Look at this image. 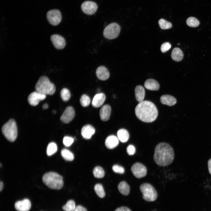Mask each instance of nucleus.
<instances>
[{"mask_svg": "<svg viewBox=\"0 0 211 211\" xmlns=\"http://www.w3.org/2000/svg\"><path fill=\"white\" fill-rule=\"evenodd\" d=\"M174 156L173 149L168 144L161 142L156 146L153 158L155 163L159 166H164L170 164Z\"/></svg>", "mask_w": 211, "mask_h": 211, "instance_id": "obj_1", "label": "nucleus"}, {"mask_svg": "<svg viewBox=\"0 0 211 211\" xmlns=\"http://www.w3.org/2000/svg\"><path fill=\"white\" fill-rule=\"evenodd\" d=\"M135 112L137 117L145 122H151L155 120L158 115L157 109L152 102L143 101L136 106Z\"/></svg>", "mask_w": 211, "mask_h": 211, "instance_id": "obj_2", "label": "nucleus"}, {"mask_svg": "<svg viewBox=\"0 0 211 211\" xmlns=\"http://www.w3.org/2000/svg\"><path fill=\"white\" fill-rule=\"evenodd\" d=\"M42 180L45 185L52 189H60L64 184L62 176L55 172L45 173L42 177Z\"/></svg>", "mask_w": 211, "mask_h": 211, "instance_id": "obj_3", "label": "nucleus"}, {"mask_svg": "<svg viewBox=\"0 0 211 211\" xmlns=\"http://www.w3.org/2000/svg\"><path fill=\"white\" fill-rule=\"evenodd\" d=\"M35 91L45 95H53L56 90L55 85L45 76L40 77L35 85Z\"/></svg>", "mask_w": 211, "mask_h": 211, "instance_id": "obj_4", "label": "nucleus"}, {"mask_svg": "<svg viewBox=\"0 0 211 211\" xmlns=\"http://www.w3.org/2000/svg\"><path fill=\"white\" fill-rule=\"evenodd\" d=\"M1 131L8 140L11 142L15 141L18 134L17 128L15 120L13 119L9 120L2 126Z\"/></svg>", "mask_w": 211, "mask_h": 211, "instance_id": "obj_5", "label": "nucleus"}, {"mask_svg": "<svg viewBox=\"0 0 211 211\" xmlns=\"http://www.w3.org/2000/svg\"><path fill=\"white\" fill-rule=\"evenodd\" d=\"M140 189L142 194V198L147 201H154L157 198V193L154 188L148 183H144L140 186Z\"/></svg>", "mask_w": 211, "mask_h": 211, "instance_id": "obj_6", "label": "nucleus"}, {"mask_svg": "<svg viewBox=\"0 0 211 211\" xmlns=\"http://www.w3.org/2000/svg\"><path fill=\"white\" fill-rule=\"evenodd\" d=\"M120 27L115 23H111L106 26L104 30L103 35L106 38L113 39L117 38L119 35Z\"/></svg>", "mask_w": 211, "mask_h": 211, "instance_id": "obj_7", "label": "nucleus"}, {"mask_svg": "<svg viewBox=\"0 0 211 211\" xmlns=\"http://www.w3.org/2000/svg\"><path fill=\"white\" fill-rule=\"evenodd\" d=\"M131 171L135 177L139 178L146 176L147 170L146 167L143 164L139 162H137L132 166Z\"/></svg>", "mask_w": 211, "mask_h": 211, "instance_id": "obj_8", "label": "nucleus"}, {"mask_svg": "<svg viewBox=\"0 0 211 211\" xmlns=\"http://www.w3.org/2000/svg\"><path fill=\"white\" fill-rule=\"evenodd\" d=\"M47 18L51 24L56 26L61 22L62 17L60 12L55 9L49 11L47 14Z\"/></svg>", "mask_w": 211, "mask_h": 211, "instance_id": "obj_9", "label": "nucleus"}, {"mask_svg": "<svg viewBox=\"0 0 211 211\" xmlns=\"http://www.w3.org/2000/svg\"><path fill=\"white\" fill-rule=\"evenodd\" d=\"M81 8L84 13L87 15H91L96 12L98 8V6L94 2L86 1L82 4Z\"/></svg>", "mask_w": 211, "mask_h": 211, "instance_id": "obj_10", "label": "nucleus"}, {"mask_svg": "<svg viewBox=\"0 0 211 211\" xmlns=\"http://www.w3.org/2000/svg\"><path fill=\"white\" fill-rule=\"evenodd\" d=\"M46 97V95L35 91L29 94L28 101L30 105L35 106L38 104L40 101L44 100Z\"/></svg>", "mask_w": 211, "mask_h": 211, "instance_id": "obj_11", "label": "nucleus"}, {"mask_svg": "<svg viewBox=\"0 0 211 211\" xmlns=\"http://www.w3.org/2000/svg\"><path fill=\"white\" fill-rule=\"evenodd\" d=\"M50 40L55 47L57 49H62L66 45L64 38L59 35H52L50 37Z\"/></svg>", "mask_w": 211, "mask_h": 211, "instance_id": "obj_12", "label": "nucleus"}, {"mask_svg": "<svg viewBox=\"0 0 211 211\" xmlns=\"http://www.w3.org/2000/svg\"><path fill=\"white\" fill-rule=\"evenodd\" d=\"M75 116V111L73 108L71 106L67 107L60 117V120L64 123H68L74 118Z\"/></svg>", "mask_w": 211, "mask_h": 211, "instance_id": "obj_13", "label": "nucleus"}, {"mask_svg": "<svg viewBox=\"0 0 211 211\" xmlns=\"http://www.w3.org/2000/svg\"><path fill=\"white\" fill-rule=\"evenodd\" d=\"M14 206L17 211H29L31 207V203L28 199H25L17 201Z\"/></svg>", "mask_w": 211, "mask_h": 211, "instance_id": "obj_14", "label": "nucleus"}, {"mask_svg": "<svg viewBox=\"0 0 211 211\" xmlns=\"http://www.w3.org/2000/svg\"><path fill=\"white\" fill-rule=\"evenodd\" d=\"M96 74L97 78L101 80L108 79L110 76V73L108 69L105 66H100L96 70Z\"/></svg>", "mask_w": 211, "mask_h": 211, "instance_id": "obj_15", "label": "nucleus"}, {"mask_svg": "<svg viewBox=\"0 0 211 211\" xmlns=\"http://www.w3.org/2000/svg\"><path fill=\"white\" fill-rule=\"evenodd\" d=\"M95 132L94 128L91 125H87L82 128L81 133L83 137L85 139H89Z\"/></svg>", "mask_w": 211, "mask_h": 211, "instance_id": "obj_16", "label": "nucleus"}, {"mask_svg": "<svg viewBox=\"0 0 211 211\" xmlns=\"http://www.w3.org/2000/svg\"><path fill=\"white\" fill-rule=\"evenodd\" d=\"M106 98V96L103 93H100L96 94L92 100V106L96 108L100 107L104 103Z\"/></svg>", "mask_w": 211, "mask_h": 211, "instance_id": "obj_17", "label": "nucleus"}, {"mask_svg": "<svg viewBox=\"0 0 211 211\" xmlns=\"http://www.w3.org/2000/svg\"><path fill=\"white\" fill-rule=\"evenodd\" d=\"M111 108L108 105L103 106L100 111V116L101 119L103 121H107L109 118Z\"/></svg>", "mask_w": 211, "mask_h": 211, "instance_id": "obj_18", "label": "nucleus"}, {"mask_svg": "<svg viewBox=\"0 0 211 211\" xmlns=\"http://www.w3.org/2000/svg\"><path fill=\"white\" fill-rule=\"evenodd\" d=\"M118 138L114 135L108 137L106 139L105 144L106 147L109 149H113L116 147L118 144Z\"/></svg>", "mask_w": 211, "mask_h": 211, "instance_id": "obj_19", "label": "nucleus"}, {"mask_svg": "<svg viewBox=\"0 0 211 211\" xmlns=\"http://www.w3.org/2000/svg\"><path fill=\"white\" fill-rule=\"evenodd\" d=\"M144 85L147 89L152 91H157L159 88L158 82L154 79H148L145 82Z\"/></svg>", "mask_w": 211, "mask_h": 211, "instance_id": "obj_20", "label": "nucleus"}, {"mask_svg": "<svg viewBox=\"0 0 211 211\" xmlns=\"http://www.w3.org/2000/svg\"><path fill=\"white\" fill-rule=\"evenodd\" d=\"M161 103L163 104L169 106H172L175 105L176 103V100L173 96L168 95L162 96L160 98Z\"/></svg>", "mask_w": 211, "mask_h": 211, "instance_id": "obj_21", "label": "nucleus"}, {"mask_svg": "<svg viewBox=\"0 0 211 211\" xmlns=\"http://www.w3.org/2000/svg\"><path fill=\"white\" fill-rule=\"evenodd\" d=\"M135 97L137 101L141 102L144 98L145 91L144 87L141 85L137 86L135 89Z\"/></svg>", "mask_w": 211, "mask_h": 211, "instance_id": "obj_22", "label": "nucleus"}, {"mask_svg": "<svg viewBox=\"0 0 211 211\" xmlns=\"http://www.w3.org/2000/svg\"><path fill=\"white\" fill-rule=\"evenodd\" d=\"M171 56L173 60L176 62H179L183 59V54L180 49L178 47H175L172 51Z\"/></svg>", "mask_w": 211, "mask_h": 211, "instance_id": "obj_23", "label": "nucleus"}, {"mask_svg": "<svg viewBox=\"0 0 211 211\" xmlns=\"http://www.w3.org/2000/svg\"><path fill=\"white\" fill-rule=\"evenodd\" d=\"M117 135L118 139L122 142H125L128 140L129 137V133L127 131L124 129L119 130Z\"/></svg>", "mask_w": 211, "mask_h": 211, "instance_id": "obj_24", "label": "nucleus"}, {"mask_svg": "<svg viewBox=\"0 0 211 211\" xmlns=\"http://www.w3.org/2000/svg\"><path fill=\"white\" fill-rule=\"evenodd\" d=\"M118 189L120 192L123 195H128L129 193L130 187L125 181L120 182L118 186Z\"/></svg>", "mask_w": 211, "mask_h": 211, "instance_id": "obj_25", "label": "nucleus"}, {"mask_svg": "<svg viewBox=\"0 0 211 211\" xmlns=\"http://www.w3.org/2000/svg\"><path fill=\"white\" fill-rule=\"evenodd\" d=\"M61 154L62 157L67 161H72L74 159L73 154L67 149H62L61 151Z\"/></svg>", "mask_w": 211, "mask_h": 211, "instance_id": "obj_26", "label": "nucleus"}, {"mask_svg": "<svg viewBox=\"0 0 211 211\" xmlns=\"http://www.w3.org/2000/svg\"><path fill=\"white\" fill-rule=\"evenodd\" d=\"M57 144L54 142L50 143L48 144L47 149V154L48 156H50L57 151Z\"/></svg>", "mask_w": 211, "mask_h": 211, "instance_id": "obj_27", "label": "nucleus"}, {"mask_svg": "<svg viewBox=\"0 0 211 211\" xmlns=\"http://www.w3.org/2000/svg\"><path fill=\"white\" fill-rule=\"evenodd\" d=\"M94 176L98 178H103L105 175V172L103 169L99 166L95 167L93 170Z\"/></svg>", "mask_w": 211, "mask_h": 211, "instance_id": "obj_28", "label": "nucleus"}, {"mask_svg": "<svg viewBox=\"0 0 211 211\" xmlns=\"http://www.w3.org/2000/svg\"><path fill=\"white\" fill-rule=\"evenodd\" d=\"M94 189L97 195L100 198H104L105 195V192L102 185L99 183L95 185Z\"/></svg>", "mask_w": 211, "mask_h": 211, "instance_id": "obj_29", "label": "nucleus"}, {"mask_svg": "<svg viewBox=\"0 0 211 211\" xmlns=\"http://www.w3.org/2000/svg\"><path fill=\"white\" fill-rule=\"evenodd\" d=\"M76 207L74 201L71 200L67 202L66 204L62 207V208L64 211H74Z\"/></svg>", "mask_w": 211, "mask_h": 211, "instance_id": "obj_30", "label": "nucleus"}, {"mask_svg": "<svg viewBox=\"0 0 211 211\" xmlns=\"http://www.w3.org/2000/svg\"><path fill=\"white\" fill-rule=\"evenodd\" d=\"M160 28L162 29H168L172 27V23L164 19L161 18L158 21Z\"/></svg>", "mask_w": 211, "mask_h": 211, "instance_id": "obj_31", "label": "nucleus"}, {"mask_svg": "<svg viewBox=\"0 0 211 211\" xmlns=\"http://www.w3.org/2000/svg\"><path fill=\"white\" fill-rule=\"evenodd\" d=\"M186 23L189 26L192 27H195L198 26L199 24V21L196 18L190 17L186 20Z\"/></svg>", "mask_w": 211, "mask_h": 211, "instance_id": "obj_32", "label": "nucleus"}, {"mask_svg": "<svg viewBox=\"0 0 211 211\" xmlns=\"http://www.w3.org/2000/svg\"><path fill=\"white\" fill-rule=\"evenodd\" d=\"M60 95L62 100L64 101H68L70 97V93L67 89L64 88L62 89L60 92Z\"/></svg>", "mask_w": 211, "mask_h": 211, "instance_id": "obj_33", "label": "nucleus"}, {"mask_svg": "<svg viewBox=\"0 0 211 211\" xmlns=\"http://www.w3.org/2000/svg\"><path fill=\"white\" fill-rule=\"evenodd\" d=\"M91 100L89 97L86 94H83L81 97L80 102L81 105L84 107L88 106L90 104Z\"/></svg>", "mask_w": 211, "mask_h": 211, "instance_id": "obj_34", "label": "nucleus"}, {"mask_svg": "<svg viewBox=\"0 0 211 211\" xmlns=\"http://www.w3.org/2000/svg\"><path fill=\"white\" fill-rule=\"evenodd\" d=\"M113 171L115 173L120 174L123 173L125 169L123 167L118 165H115L112 167Z\"/></svg>", "mask_w": 211, "mask_h": 211, "instance_id": "obj_35", "label": "nucleus"}, {"mask_svg": "<svg viewBox=\"0 0 211 211\" xmlns=\"http://www.w3.org/2000/svg\"><path fill=\"white\" fill-rule=\"evenodd\" d=\"M73 142L74 139L68 136L64 137L63 141V144L66 147L70 146Z\"/></svg>", "mask_w": 211, "mask_h": 211, "instance_id": "obj_36", "label": "nucleus"}, {"mask_svg": "<svg viewBox=\"0 0 211 211\" xmlns=\"http://www.w3.org/2000/svg\"><path fill=\"white\" fill-rule=\"evenodd\" d=\"M171 47V45L169 42H165L161 45L160 50L162 52L165 53L168 51Z\"/></svg>", "mask_w": 211, "mask_h": 211, "instance_id": "obj_37", "label": "nucleus"}, {"mask_svg": "<svg viewBox=\"0 0 211 211\" xmlns=\"http://www.w3.org/2000/svg\"><path fill=\"white\" fill-rule=\"evenodd\" d=\"M126 151L128 155H132L135 152V148L133 145H129L127 148Z\"/></svg>", "mask_w": 211, "mask_h": 211, "instance_id": "obj_38", "label": "nucleus"}, {"mask_svg": "<svg viewBox=\"0 0 211 211\" xmlns=\"http://www.w3.org/2000/svg\"><path fill=\"white\" fill-rule=\"evenodd\" d=\"M74 211H87V210L83 206L79 205L76 207Z\"/></svg>", "mask_w": 211, "mask_h": 211, "instance_id": "obj_39", "label": "nucleus"}, {"mask_svg": "<svg viewBox=\"0 0 211 211\" xmlns=\"http://www.w3.org/2000/svg\"><path fill=\"white\" fill-rule=\"evenodd\" d=\"M115 211H131V210L127 207H122L117 208Z\"/></svg>", "mask_w": 211, "mask_h": 211, "instance_id": "obj_40", "label": "nucleus"}, {"mask_svg": "<svg viewBox=\"0 0 211 211\" xmlns=\"http://www.w3.org/2000/svg\"><path fill=\"white\" fill-rule=\"evenodd\" d=\"M208 166L209 172L211 175V159H210L208 161Z\"/></svg>", "mask_w": 211, "mask_h": 211, "instance_id": "obj_41", "label": "nucleus"}, {"mask_svg": "<svg viewBox=\"0 0 211 211\" xmlns=\"http://www.w3.org/2000/svg\"><path fill=\"white\" fill-rule=\"evenodd\" d=\"M42 108L44 109H47L48 108V105L47 103H45L42 105Z\"/></svg>", "mask_w": 211, "mask_h": 211, "instance_id": "obj_42", "label": "nucleus"}, {"mask_svg": "<svg viewBox=\"0 0 211 211\" xmlns=\"http://www.w3.org/2000/svg\"><path fill=\"white\" fill-rule=\"evenodd\" d=\"M3 183L2 181L0 183V191H1L3 189Z\"/></svg>", "mask_w": 211, "mask_h": 211, "instance_id": "obj_43", "label": "nucleus"}, {"mask_svg": "<svg viewBox=\"0 0 211 211\" xmlns=\"http://www.w3.org/2000/svg\"><path fill=\"white\" fill-rule=\"evenodd\" d=\"M56 111L55 110H53L52 111V113L54 114H55L56 113Z\"/></svg>", "mask_w": 211, "mask_h": 211, "instance_id": "obj_44", "label": "nucleus"}]
</instances>
